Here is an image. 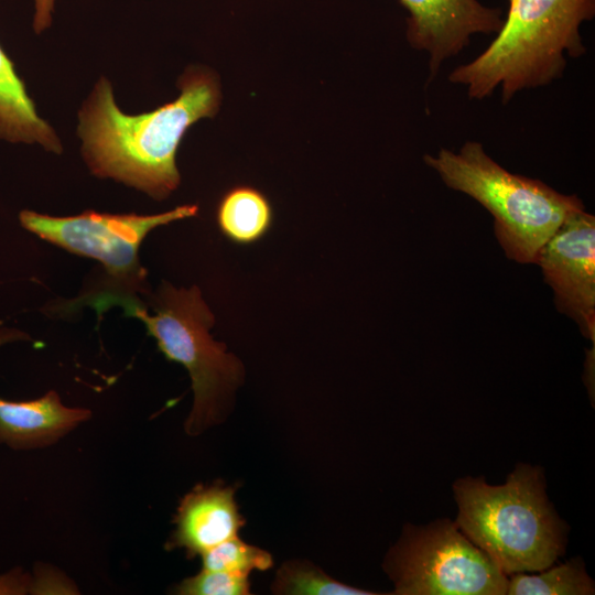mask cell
<instances>
[{
    "instance_id": "1",
    "label": "cell",
    "mask_w": 595,
    "mask_h": 595,
    "mask_svg": "<svg viewBox=\"0 0 595 595\" xmlns=\"http://www.w3.org/2000/svg\"><path fill=\"white\" fill-rule=\"evenodd\" d=\"M178 96L159 108L127 115L116 104L112 86L100 77L79 111L78 136L90 172L134 187L161 201L181 182L176 152L186 131L219 110L218 76L207 67H188Z\"/></svg>"
},
{
    "instance_id": "2",
    "label": "cell",
    "mask_w": 595,
    "mask_h": 595,
    "mask_svg": "<svg viewBox=\"0 0 595 595\" xmlns=\"http://www.w3.org/2000/svg\"><path fill=\"white\" fill-rule=\"evenodd\" d=\"M595 17V0H508L500 30L472 61L456 66L448 82L464 86L470 99L490 97L502 104L518 93L561 78L567 57L586 53L581 34Z\"/></svg>"
},
{
    "instance_id": "3",
    "label": "cell",
    "mask_w": 595,
    "mask_h": 595,
    "mask_svg": "<svg viewBox=\"0 0 595 595\" xmlns=\"http://www.w3.org/2000/svg\"><path fill=\"white\" fill-rule=\"evenodd\" d=\"M455 524L506 575L540 572L565 551V523L545 494L542 469L519 465L504 485L465 477L454 486Z\"/></svg>"
},
{
    "instance_id": "4",
    "label": "cell",
    "mask_w": 595,
    "mask_h": 595,
    "mask_svg": "<svg viewBox=\"0 0 595 595\" xmlns=\"http://www.w3.org/2000/svg\"><path fill=\"white\" fill-rule=\"evenodd\" d=\"M89 305L98 313L119 305L144 324L166 359L186 368L194 392L185 422L188 434H199L219 422L229 397L244 379V366L224 343L213 339L209 329L215 318L197 286L178 289L163 281L152 296L153 314L136 296L97 295Z\"/></svg>"
},
{
    "instance_id": "5",
    "label": "cell",
    "mask_w": 595,
    "mask_h": 595,
    "mask_svg": "<svg viewBox=\"0 0 595 595\" xmlns=\"http://www.w3.org/2000/svg\"><path fill=\"white\" fill-rule=\"evenodd\" d=\"M423 162L444 184L462 192L494 217L496 237L507 257L536 263L543 245L572 215L584 210L576 195H564L540 180L513 174L498 164L478 141L458 151L441 148Z\"/></svg>"
},
{
    "instance_id": "6",
    "label": "cell",
    "mask_w": 595,
    "mask_h": 595,
    "mask_svg": "<svg viewBox=\"0 0 595 595\" xmlns=\"http://www.w3.org/2000/svg\"><path fill=\"white\" fill-rule=\"evenodd\" d=\"M383 567L397 595H501L509 582L497 563L446 519L404 528Z\"/></svg>"
},
{
    "instance_id": "7",
    "label": "cell",
    "mask_w": 595,
    "mask_h": 595,
    "mask_svg": "<svg viewBox=\"0 0 595 595\" xmlns=\"http://www.w3.org/2000/svg\"><path fill=\"white\" fill-rule=\"evenodd\" d=\"M198 206L186 204L154 215L104 214L87 210L76 216L54 217L31 210L20 213L29 231L65 250L101 262L113 288L101 293L134 296L145 289L147 271L139 248L154 228L196 216Z\"/></svg>"
},
{
    "instance_id": "8",
    "label": "cell",
    "mask_w": 595,
    "mask_h": 595,
    "mask_svg": "<svg viewBox=\"0 0 595 595\" xmlns=\"http://www.w3.org/2000/svg\"><path fill=\"white\" fill-rule=\"evenodd\" d=\"M552 286L558 307L595 340V217H569L541 248L537 261Z\"/></svg>"
},
{
    "instance_id": "9",
    "label": "cell",
    "mask_w": 595,
    "mask_h": 595,
    "mask_svg": "<svg viewBox=\"0 0 595 595\" xmlns=\"http://www.w3.org/2000/svg\"><path fill=\"white\" fill-rule=\"evenodd\" d=\"M407 10L405 37L415 51L429 60L426 85L442 65L458 55L476 34H496L504 22L500 8L478 0H399Z\"/></svg>"
},
{
    "instance_id": "10",
    "label": "cell",
    "mask_w": 595,
    "mask_h": 595,
    "mask_svg": "<svg viewBox=\"0 0 595 595\" xmlns=\"http://www.w3.org/2000/svg\"><path fill=\"white\" fill-rule=\"evenodd\" d=\"M237 487L215 482L197 485L180 502L175 530L166 548H182L188 558L202 555L238 536L246 524L235 499Z\"/></svg>"
},
{
    "instance_id": "11",
    "label": "cell",
    "mask_w": 595,
    "mask_h": 595,
    "mask_svg": "<svg viewBox=\"0 0 595 595\" xmlns=\"http://www.w3.org/2000/svg\"><path fill=\"white\" fill-rule=\"evenodd\" d=\"M11 333H0V346ZM90 416L83 408L64 405L55 391L29 401L0 398V444L13 450L46 446Z\"/></svg>"
},
{
    "instance_id": "12",
    "label": "cell",
    "mask_w": 595,
    "mask_h": 595,
    "mask_svg": "<svg viewBox=\"0 0 595 595\" xmlns=\"http://www.w3.org/2000/svg\"><path fill=\"white\" fill-rule=\"evenodd\" d=\"M0 139L9 142L37 143L60 154L61 141L42 119L13 62L0 45Z\"/></svg>"
},
{
    "instance_id": "13",
    "label": "cell",
    "mask_w": 595,
    "mask_h": 595,
    "mask_svg": "<svg viewBox=\"0 0 595 595\" xmlns=\"http://www.w3.org/2000/svg\"><path fill=\"white\" fill-rule=\"evenodd\" d=\"M217 225L225 237L238 245H251L263 238L273 223V208L258 188L237 185L219 199Z\"/></svg>"
},
{
    "instance_id": "14",
    "label": "cell",
    "mask_w": 595,
    "mask_h": 595,
    "mask_svg": "<svg viewBox=\"0 0 595 595\" xmlns=\"http://www.w3.org/2000/svg\"><path fill=\"white\" fill-rule=\"evenodd\" d=\"M538 575L512 574L508 582L510 595H589L594 582L580 559H572L556 566H549Z\"/></svg>"
},
{
    "instance_id": "15",
    "label": "cell",
    "mask_w": 595,
    "mask_h": 595,
    "mask_svg": "<svg viewBox=\"0 0 595 595\" xmlns=\"http://www.w3.org/2000/svg\"><path fill=\"white\" fill-rule=\"evenodd\" d=\"M275 594L289 595H372L374 592L333 580L309 562L291 561L278 571L272 584Z\"/></svg>"
},
{
    "instance_id": "16",
    "label": "cell",
    "mask_w": 595,
    "mask_h": 595,
    "mask_svg": "<svg viewBox=\"0 0 595 595\" xmlns=\"http://www.w3.org/2000/svg\"><path fill=\"white\" fill-rule=\"evenodd\" d=\"M201 556L203 569L244 575H249L253 570L266 571L273 565L269 552L241 541L238 536L209 549Z\"/></svg>"
},
{
    "instance_id": "17",
    "label": "cell",
    "mask_w": 595,
    "mask_h": 595,
    "mask_svg": "<svg viewBox=\"0 0 595 595\" xmlns=\"http://www.w3.org/2000/svg\"><path fill=\"white\" fill-rule=\"evenodd\" d=\"M175 593L181 595H247L250 594L248 575L202 569L183 580Z\"/></svg>"
},
{
    "instance_id": "18",
    "label": "cell",
    "mask_w": 595,
    "mask_h": 595,
    "mask_svg": "<svg viewBox=\"0 0 595 595\" xmlns=\"http://www.w3.org/2000/svg\"><path fill=\"white\" fill-rule=\"evenodd\" d=\"M32 581L22 571L0 575V594H24L31 591Z\"/></svg>"
},
{
    "instance_id": "19",
    "label": "cell",
    "mask_w": 595,
    "mask_h": 595,
    "mask_svg": "<svg viewBox=\"0 0 595 595\" xmlns=\"http://www.w3.org/2000/svg\"><path fill=\"white\" fill-rule=\"evenodd\" d=\"M55 0H34L33 29L36 33H42L52 23V13Z\"/></svg>"
}]
</instances>
